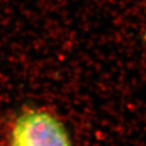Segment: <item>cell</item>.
Listing matches in <instances>:
<instances>
[{
  "label": "cell",
  "instance_id": "1",
  "mask_svg": "<svg viewBox=\"0 0 146 146\" xmlns=\"http://www.w3.org/2000/svg\"><path fill=\"white\" fill-rule=\"evenodd\" d=\"M10 146H71V141L56 116L44 110H27L16 119Z\"/></svg>",
  "mask_w": 146,
  "mask_h": 146
}]
</instances>
